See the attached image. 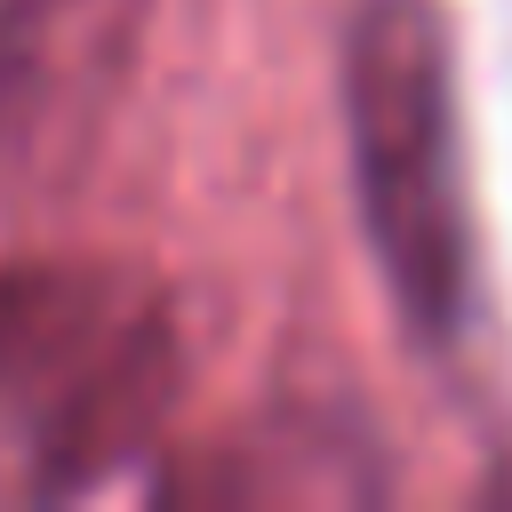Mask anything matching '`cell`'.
<instances>
[{
  "instance_id": "3957f363",
  "label": "cell",
  "mask_w": 512,
  "mask_h": 512,
  "mask_svg": "<svg viewBox=\"0 0 512 512\" xmlns=\"http://www.w3.org/2000/svg\"><path fill=\"white\" fill-rule=\"evenodd\" d=\"M152 0H0V208L64 192L144 48Z\"/></svg>"
},
{
  "instance_id": "6da1fadb",
  "label": "cell",
  "mask_w": 512,
  "mask_h": 512,
  "mask_svg": "<svg viewBox=\"0 0 512 512\" xmlns=\"http://www.w3.org/2000/svg\"><path fill=\"white\" fill-rule=\"evenodd\" d=\"M344 120L368 248L408 312V328L448 336L464 320V152L448 32L424 0H368L344 48Z\"/></svg>"
},
{
  "instance_id": "7a4b0ae2",
  "label": "cell",
  "mask_w": 512,
  "mask_h": 512,
  "mask_svg": "<svg viewBox=\"0 0 512 512\" xmlns=\"http://www.w3.org/2000/svg\"><path fill=\"white\" fill-rule=\"evenodd\" d=\"M176 376L168 312L128 272H0V408L56 472L152 432Z\"/></svg>"
}]
</instances>
